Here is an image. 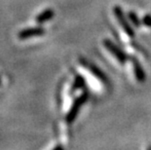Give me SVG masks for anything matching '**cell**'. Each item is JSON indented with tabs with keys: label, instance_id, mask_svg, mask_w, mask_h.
<instances>
[{
	"label": "cell",
	"instance_id": "obj_1",
	"mask_svg": "<svg viewBox=\"0 0 151 150\" xmlns=\"http://www.w3.org/2000/svg\"><path fill=\"white\" fill-rule=\"evenodd\" d=\"M87 98H88V94H87V93H83V94L80 95V97H78V98H76L75 101L72 104L71 108H70L69 112L67 113L66 116H65L66 123L70 124V123H72L73 121L75 120L77 114H78V112H79L80 107H81L82 104L87 100Z\"/></svg>",
	"mask_w": 151,
	"mask_h": 150
},
{
	"label": "cell",
	"instance_id": "obj_2",
	"mask_svg": "<svg viewBox=\"0 0 151 150\" xmlns=\"http://www.w3.org/2000/svg\"><path fill=\"white\" fill-rule=\"evenodd\" d=\"M113 12H114L115 16H116V18H117L118 22L120 23L121 27H123L124 31L127 33L128 36L131 37V38L134 37V31L133 30V28H132V27H130V24H128V22H127V20H126V18H125V16H124L123 10H122V9H121L120 7H119V6H116V7H114Z\"/></svg>",
	"mask_w": 151,
	"mask_h": 150
},
{
	"label": "cell",
	"instance_id": "obj_3",
	"mask_svg": "<svg viewBox=\"0 0 151 150\" xmlns=\"http://www.w3.org/2000/svg\"><path fill=\"white\" fill-rule=\"evenodd\" d=\"M104 45L109 51V52H110L112 55H113L115 58L117 59V60H118L119 62L124 63V62H127L128 56L123 52V51H121L120 49H119V48L116 45H115V44L112 43L110 40L104 39Z\"/></svg>",
	"mask_w": 151,
	"mask_h": 150
},
{
	"label": "cell",
	"instance_id": "obj_4",
	"mask_svg": "<svg viewBox=\"0 0 151 150\" xmlns=\"http://www.w3.org/2000/svg\"><path fill=\"white\" fill-rule=\"evenodd\" d=\"M45 34V29L42 27H31L25 28L21 30L18 34V37L22 40L27 39V38L35 37V36H42Z\"/></svg>",
	"mask_w": 151,
	"mask_h": 150
},
{
	"label": "cell",
	"instance_id": "obj_5",
	"mask_svg": "<svg viewBox=\"0 0 151 150\" xmlns=\"http://www.w3.org/2000/svg\"><path fill=\"white\" fill-rule=\"evenodd\" d=\"M80 62H81V63H82V65H84L85 67H87L88 68L90 71L92 72V74L94 75V76H96L98 79H99L101 81H102V82H105L106 80V77H105V75L102 73V71L99 68H98L97 66L96 65H92V63H88L86 62L85 60H80Z\"/></svg>",
	"mask_w": 151,
	"mask_h": 150
},
{
	"label": "cell",
	"instance_id": "obj_6",
	"mask_svg": "<svg viewBox=\"0 0 151 150\" xmlns=\"http://www.w3.org/2000/svg\"><path fill=\"white\" fill-rule=\"evenodd\" d=\"M132 62H133V66H134V76H136L137 80L143 83L145 81V73H144L142 67H141L140 63L139 62V60H137L134 58L132 59Z\"/></svg>",
	"mask_w": 151,
	"mask_h": 150
},
{
	"label": "cell",
	"instance_id": "obj_7",
	"mask_svg": "<svg viewBox=\"0 0 151 150\" xmlns=\"http://www.w3.org/2000/svg\"><path fill=\"white\" fill-rule=\"evenodd\" d=\"M54 15H55V13H54L53 9H47V10H45L42 13H40V14L36 17L37 24H41L46 23V22L51 20V19H53Z\"/></svg>",
	"mask_w": 151,
	"mask_h": 150
},
{
	"label": "cell",
	"instance_id": "obj_8",
	"mask_svg": "<svg viewBox=\"0 0 151 150\" xmlns=\"http://www.w3.org/2000/svg\"><path fill=\"white\" fill-rule=\"evenodd\" d=\"M84 79H83V77H81L80 75H77L76 76V78H75V81L74 83H73V85H72V87H71V91H70V93H72L76 91V90H78V89L80 88H82L83 86H84Z\"/></svg>",
	"mask_w": 151,
	"mask_h": 150
},
{
	"label": "cell",
	"instance_id": "obj_9",
	"mask_svg": "<svg viewBox=\"0 0 151 150\" xmlns=\"http://www.w3.org/2000/svg\"><path fill=\"white\" fill-rule=\"evenodd\" d=\"M128 16H129L130 20L132 21V23L134 24V25H136L137 27H140V25H141V22L139 20V18L137 17V15L134 14V12H130Z\"/></svg>",
	"mask_w": 151,
	"mask_h": 150
},
{
	"label": "cell",
	"instance_id": "obj_10",
	"mask_svg": "<svg viewBox=\"0 0 151 150\" xmlns=\"http://www.w3.org/2000/svg\"><path fill=\"white\" fill-rule=\"evenodd\" d=\"M143 23H144V24L146 25V27H151V16H149V15L144 16V18H143Z\"/></svg>",
	"mask_w": 151,
	"mask_h": 150
},
{
	"label": "cell",
	"instance_id": "obj_11",
	"mask_svg": "<svg viewBox=\"0 0 151 150\" xmlns=\"http://www.w3.org/2000/svg\"><path fill=\"white\" fill-rule=\"evenodd\" d=\"M0 85H1V79H0Z\"/></svg>",
	"mask_w": 151,
	"mask_h": 150
}]
</instances>
